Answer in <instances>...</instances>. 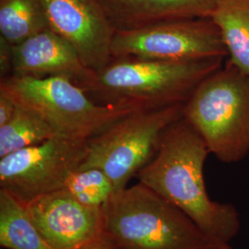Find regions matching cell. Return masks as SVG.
<instances>
[{"mask_svg": "<svg viewBox=\"0 0 249 249\" xmlns=\"http://www.w3.org/2000/svg\"><path fill=\"white\" fill-rule=\"evenodd\" d=\"M210 150L184 117L171 124L151 161L136 178L178 207L210 235L231 244L241 230L235 206L214 201L204 178Z\"/></svg>", "mask_w": 249, "mask_h": 249, "instance_id": "1", "label": "cell"}, {"mask_svg": "<svg viewBox=\"0 0 249 249\" xmlns=\"http://www.w3.org/2000/svg\"><path fill=\"white\" fill-rule=\"evenodd\" d=\"M103 212L105 232L121 249H235L140 182L116 193Z\"/></svg>", "mask_w": 249, "mask_h": 249, "instance_id": "2", "label": "cell"}, {"mask_svg": "<svg viewBox=\"0 0 249 249\" xmlns=\"http://www.w3.org/2000/svg\"><path fill=\"white\" fill-rule=\"evenodd\" d=\"M223 58L164 61L113 57L85 91L100 105L155 109L185 104L198 84L223 66Z\"/></svg>", "mask_w": 249, "mask_h": 249, "instance_id": "3", "label": "cell"}, {"mask_svg": "<svg viewBox=\"0 0 249 249\" xmlns=\"http://www.w3.org/2000/svg\"><path fill=\"white\" fill-rule=\"evenodd\" d=\"M183 117L220 161L244 160L249 154V74L227 60L191 93Z\"/></svg>", "mask_w": 249, "mask_h": 249, "instance_id": "4", "label": "cell"}, {"mask_svg": "<svg viewBox=\"0 0 249 249\" xmlns=\"http://www.w3.org/2000/svg\"><path fill=\"white\" fill-rule=\"evenodd\" d=\"M0 92L43 116L57 135L81 141H88L138 109L100 105L74 81L63 77L10 76L0 81Z\"/></svg>", "mask_w": 249, "mask_h": 249, "instance_id": "5", "label": "cell"}, {"mask_svg": "<svg viewBox=\"0 0 249 249\" xmlns=\"http://www.w3.org/2000/svg\"><path fill=\"white\" fill-rule=\"evenodd\" d=\"M184 104L155 109H137L87 141L79 169L98 168L112 180L116 192L127 187L153 158L170 125L183 117Z\"/></svg>", "mask_w": 249, "mask_h": 249, "instance_id": "6", "label": "cell"}, {"mask_svg": "<svg viewBox=\"0 0 249 249\" xmlns=\"http://www.w3.org/2000/svg\"><path fill=\"white\" fill-rule=\"evenodd\" d=\"M112 57H140L164 61H191L227 57L219 28L211 18L160 21L116 31Z\"/></svg>", "mask_w": 249, "mask_h": 249, "instance_id": "7", "label": "cell"}, {"mask_svg": "<svg viewBox=\"0 0 249 249\" xmlns=\"http://www.w3.org/2000/svg\"><path fill=\"white\" fill-rule=\"evenodd\" d=\"M87 141L55 135L0 158V188L27 204L37 196L62 189L80 168Z\"/></svg>", "mask_w": 249, "mask_h": 249, "instance_id": "8", "label": "cell"}, {"mask_svg": "<svg viewBox=\"0 0 249 249\" xmlns=\"http://www.w3.org/2000/svg\"><path fill=\"white\" fill-rule=\"evenodd\" d=\"M49 28L71 43L93 71L111 61L116 29L98 0H40Z\"/></svg>", "mask_w": 249, "mask_h": 249, "instance_id": "9", "label": "cell"}, {"mask_svg": "<svg viewBox=\"0 0 249 249\" xmlns=\"http://www.w3.org/2000/svg\"><path fill=\"white\" fill-rule=\"evenodd\" d=\"M26 208L53 249H79L105 231L103 210L81 204L64 188L37 196Z\"/></svg>", "mask_w": 249, "mask_h": 249, "instance_id": "10", "label": "cell"}, {"mask_svg": "<svg viewBox=\"0 0 249 249\" xmlns=\"http://www.w3.org/2000/svg\"><path fill=\"white\" fill-rule=\"evenodd\" d=\"M18 77H63L85 89L95 76L75 47L51 29L13 45V75Z\"/></svg>", "mask_w": 249, "mask_h": 249, "instance_id": "11", "label": "cell"}, {"mask_svg": "<svg viewBox=\"0 0 249 249\" xmlns=\"http://www.w3.org/2000/svg\"><path fill=\"white\" fill-rule=\"evenodd\" d=\"M116 31L160 21L210 18L220 0H98Z\"/></svg>", "mask_w": 249, "mask_h": 249, "instance_id": "12", "label": "cell"}, {"mask_svg": "<svg viewBox=\"0 0 249 249\" xmlns=\"http://www.w3.org/2000/svg\"><path fill=\"white\" fill-rule=\"evenodd\" d=\"M210 18L219 28L227 60L249 74V0H220Z\"/></svg>", "mask_w": 249, "mask_h": 249, "instance_id": "13", "label": "cell"}, {"mask_svg": "<svg viewBox=\"0 0 249 249\" xmlns=\"http://www.w3.org/2000/svg\"><path fill=\"white\" fill-rule=\"evenodd\" d=\"M0 246L4 249H53L43 238L21 202L0 188Z\"/></svg>", "mask_w": 249, "mask_h": 249, "instance_id": "14", "label": "cell"}, {"mask_svg": "<svg viewBox=\"0 0 249 249\" xmlns=\"http://www.w3.org/2000/svg\"><path fill=\"white\" fill-rule=\"evenodd\" d=\"M50 29L40 0H0V36L16 45Z\"/></svg>", "mask_w": 249, "mask_h": 249, "instance_id": "15", "label": "cell"}, {"mask_svg": "<svg viewBox=\"0 0 249 249\" xmlns=\"http://www.w3.org/2000/svg\"><path fill=\"white\" fill-rule=\"evenodd\" d=\"M55 135L43 116L17 105L15 114L0 126V158L44 142Z\"/></svg>", "mask_w": 249, "mask_h": 249, "instance_id": "16", "label": "cell"}, {"mask_svg": "<svg viewBox=\"0 0 249 249\" xmlns=\"http://www.w3.org/2000/svg\"><path fill=\"white\" fill-rule=\"evenodd\" d=\"M63 188L81 204L102 210L117 193L107 174L94 167L76 170L67 179Z\"/></svg>", "mask_w": 249, "mask_h": 249, "instance_id": "17", "label": "cell"}, {"mask_svg": "<svg viewBox=\"0 0 249 249\" xmlns=\"http://www.w3.org/2000/svg\"><path fill=\"white\" fill-rule=\"evenodd\" d=\"M13 75V45L0 36V77L5 80Z\"/></svg>", "mask_w": 249, "mask_h": 249, "instance_id": "18", "label": "cell"}, {"mask_svg": "<svg viewBox=\"0 0 249 249\" xmlns=\"http://www.w3.org/2000/svg\"><path fill=\"white\" fill-rule=\"evenodd\" d=\"M16 103L5 93L0 92V126L6 124L15 114Z\"/></svg>", "mask_w": 249, "mask_h": 249, "instance_id": "19", "label": "cell"}, {"mask_svg": "<svg viewBox=\"0 0 249 249\" xmlns=\"http://www.w3.org/2000/svg\"><path fill=\"white\" fill-rule=\"evenodd\" d=\"M79 249H121L107 232H103L98 237L90 241Z\"/></svg>", "mask_w": 249, "mask_h": 249, "instance_id": "20", "label": "cell"}, {"mask_svg": "<svg viewBox=\"0 0 249 249\" xmlns=\"http://www.w3.org/2000/svg\"></svg>", "mask_w": 249, "mask_h": 249, "instance_id": "21", "label": "cell"}]
</instances>
